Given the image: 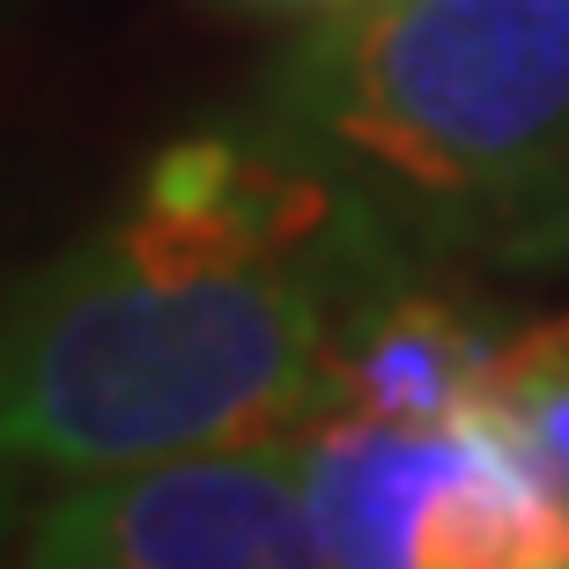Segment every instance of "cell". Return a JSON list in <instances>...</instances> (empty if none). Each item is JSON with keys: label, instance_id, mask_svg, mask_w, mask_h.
Here are the masks:
<instances>
[{"label": "cell", "instance_id": "cell-6", "mask_svg": "<svg viewBox=\"0 0 569 569\" xmlns=\"http://www.w3.org/2000/svg\"><path fill=\"white\" fill-rule=\"evenodd\" d=\"M481 400L503 407L510 429L532 443V459L569 488V318L503 333Z\"/></svg>", "mask_w": 569, "mask_h": 569}, {"label": "cell", "instance_id": "cell-1", "mask_svg": "<svg viewBox=\"0 0 569 569\" xmlns=\"http://www.w3.org/2000/svg\"><path fill=\"white\" fill-rule=\"evenodd\" d=\"M407 274L370 200L259 127L186 133L0 303V466L119 473L333 415L356 311Z\"/></svg>", "mask_w": 569, "mask_h": 569}, {"label": "cell", "instance_id": "cell-2", "mask_svg": "<svg viewBox=\"0 0 569 569\" xmlns=\"http://www.w3.org/2000/svg\"><path fill=\"white\" fill-rule=\"evenodd\" d=\"M244 127L407 252L569 244V0H356L289 38Z\"/></svg>", "mask_w": 569, "mask_h": 569}, {"label": "cell", "instance_id": "cell-3", "mask_svg": "<svg viewBox=\"0 0 569 569\" xmlns=\"http://www.w3.org/2000/svg\"><path fill=\"white\" fill-rule=\"evenodd\" d=\"M22 569H333L311 503V429L82 473L38 510Z\"/></svg>", "mask_w": 569, "mask_h": 569}, {"label": "cell", "instance_id": "cell-7", "mask_svg": "<svg viewBox=\"0 0 569 569\" xmlns=\"http://www.w3.org/2000/svg\"><path fill=\"white\" fill-rule=\"evenodd\" d=\"M214 8H237V16H274V22H318V16L356 8V0H214Z\"/></svg>", "mask_w": 569, "mask_h": 569}, {"label": "cell", "instance_id": "cell-5", "mask_svg": "<svg viewBox=\"0 0 569 569\" xmlns=\"http://www.w3.org/2000/svg\"><path fill=\"white\" fill-rule=\"evenodd\" d=\"M451 422L326 415L311 429V503L333 569H415V518L451 466Z\"/></svg>", "mask_w": 569, "mask_h": 569}, {"label": "cell", "instance_id": "cell-4", "mask_svg": "<svg viewBox=\"0 0 569 569\" xmlns=\"http://www.w3.org/2000/svg\"><path fill=\"white\" fill-rule=\"evenodd\" d=\"M503 333L415 281H385L356 311L333 370V415H370V422H459L488 392Z\"/></svg>", "mask_w": 569, "mask_h": 569}]
</instances>
